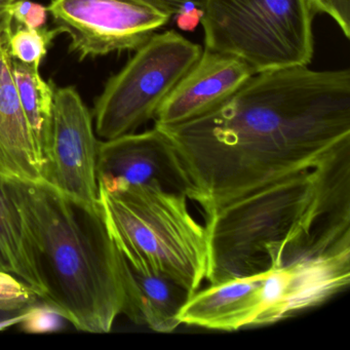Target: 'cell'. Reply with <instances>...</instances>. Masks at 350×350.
I'll list each match as a JSON object with an SVG mask.
<instances>
[{
  "instance_id": "1",
  "label": "cell",
  "mask_w": 350,
  "mask_h": 350,
  "mask_svg": "<svg viewBox=\"0 0 350 350\" xmlns=\"http://www.w3.org/2000/svg\"><path fill=\"white\" fill-rule=\"evenodd\" d=\"M157 128L175 146L206 213L314 169L350 144V71L257 73L211 111Z\"/></svg>"
},
{
  "instance_id": "2",
  "label": "cell",
  "mask_w": 350,
  "mask_h": 350,
  "mask_svg": "<svg viewBox=\"0 0 350 350\" xmlns=\"http://www.w3.org/2000/svg\"><path fill=\"white\" fill-rule=\"evenodd\" d=\"M210 284L350 247V144L204 213Z\"/></svg>"
},
{
  "instance_id": "3",
  "label": "cell",
  "mask_w": 350,
  "mask_h": 350,
  "mask_svg": "<svg viewBox=\"0 0 350 350\" xmlns=\"http://www.w3.org/2000/svg\"><path fill=\"white\" fill-rule=\"evenodd\" d=\"M7 180L33 241L48 290L44 302L79 331H111L126 292L122 254L100 202L85 206L44 181Z\"/></svg>"
},
{
  "instance_id": "4",
  "label": "cell",
  "mask_w": 350,
  "mask_h": 350,
  "mask_svg": "<svg viewBox=\"0 0 350 350\" xmlns=\"http://www.w3.org/2000/svg\"><path fill=\"white\" fill-rule=\"evenodd\" d=\"M99 202L130 265L167 276L192 295L200 290L208 272V233L192 217L185 196L146 186L99 187Z\"/></svg>"
},
{
  "instance_id": "5",
  "label": "cell",
  "mask_w": 350,
  "mask_h": 350,
  "mask_svg": "<svg viewBox=\"0 0 350 350\" xmlns=\"http://www.w3.org/2000/svg\"><path fill=\"white\" fill-rule=\"evenodd\" d=\"M206 50L239 59L254 75L308 66L315 13L307 0H204Z\"/></svg>"
},
{
  "instance_id": "6",
  "label": "cell",
  "mask_w": 350,
  "mask_h": 350,
  "mask_svg": "<svg viewBox=\"0 0 350 350\" xmlns=\"http://www.w3.org/2000/svg\"><path fill=\"white\" fill-rule=\"evenodd\" d=\"M200 44L175 30L155 33L110 77L95 104L96 134L104 140L136 132L202 55Z\"/></svg>"
},
{
  "instance_id": "7",
  "label": "cell",
  "mask_w": 350,
  "mask_h": 350,
  "mask_svg": "<svg viewBox=\"0 0 350 350\" xmlns=\"http://www.w3.org/2000/svg\"><path fill=\"white\" fill-rule=\"evenodd\" d=\"M48 12L81 60L136 51L172 19L145 0H53Z\"/></svg>"
},
{
  "instance_id": "8",
  "label": "cell",
  "mask_w": 350,
  "mask_h": 350,
  "mask_svg": "<svg viewBox=\"0 0 350 350\" xmlns=\"http://www.w3.org/2000/svg\"><path fill=\"white\" fill-rule=\"evenodd\" d=\"M99 143L91 112L77 89L56 88L44 181L85 206H99Z\"/></svg>"
},
{
  "instance_id": "9",
  "label": "cell",
  "mask_w": 350,
  "mask_h": 350,
  "mask_svg": "<svg viewBox=\"0 0 350 350\" xmlns=\"http://www.w3.org/2000/svg\"><path fill=\"white\" fill-rule=\"evenodd\" d=\"M98 182L99 187L107 191L146 186L184 196L200 204V192L175 146L157 126L146 132L101 141Z\"/></svg>"
},
{
  "instance_id": "10",
  "label": "cell",
  "mask_w": 350,
  "mask_h": 350,
  "mask_svg": "<svg viewBox=\"0 0 350 350\" xmlns=\"http://www.w3.org/2000/svg\"><path fill=\"white\" fill-rule=\"evenodd\" d=\"M349 282L350 247L268 271L264 308L256 325H271L319 306L347 288Z\"/></svg>"
},
{
  "instance_id": "11",
  "label": "cell",
  "mask_w": 350,
  "mask_h": 350,
  "mask_svg": "<svg viewBox=\"0 0 350 350\" xmlns=\"http://www.w3.org/2000/svg\"><path fill=\"white\" fill-rule=\"evenodd\" d=\"M253 75L239 59L204 49L159 106L153 118L154 126H176L211 111Z\"/></svg>"
},
{
  "instance_id": "12",
  "label": "cell",
  "mask_w": 350,
  "mask_h": 350,
  "mask_svg": "<svg viewBox=\"0 0 350 350\" xmlns=\"http://www.w3.org/2000/svg\"><path fill=\"white\" fill-rule=\"evenodd\" d=\"M266 273L233 278L198 291L182 309L180 321L219 331L254 327L263 310Z\"/></svg>"
},
{
  "instance_id": "13",
  "label": "cell",
  "mask_w": 350,
  "mask_h": 350,
  "mask_svg": "<svg viewBox=\"0 0 350 350\" xmlns=\"http://www.w3.org/2000/svg\"><path fill=\"white\" fill-rule=\"evenodd\" d=\"M0 176L44 181V163L18 95L12 58L0 44Z\"/></svg>"
},
{
  "instance_id": "14",
  "label": "cell",
  "mask_w": 350,
  "mask_h": 350,
  "mask_svg": "<svg viewBox=\"0 0 350 350\" xmlns=\"http://www.w3.org/2000/svg\"><path fill=\"white\" fill-rule=\"evenodd\" d=\"M122 263L126 292L122 314L159 333L177 329L180 313L193 295L167 276L133 267L122 255Z\"/></svg>"
},
{
  "instance_id": "15",
  "label": "cell",
  "mask_w": 350,
  "mask_h": 350,
  "mask_svg": "<svg viewBox=\"0 0 350 350\" xmlns=\"http://www.w3.org/2000/svg\"><path fill=\"white\" fill-rule=\"evenodd\" d=\"M0 271L21 278L42 301L46 299L48 290L31 235L7 178L3 176H0Z\"/></svg>"
},
{
  "instance_id": "16",
  "label": "cell",
  "mask_w": 350,
  "mask_h": 350,
  "mask_svg": "<svg viewBox=\"0 0 350 350\" xmlns=\"http://www.w3.org/2000/svg\"><path fill=\"white\" fill-rule=\"evenodd\" d=\"M38 69L40 67L36 65L24 64L12 59V71L20 102L44 165L56 87L52 81H44Z\"/></svg>"
},
{
  "instance_id": "17",
  "label": "cell",
  "mask_w": 350,
  "mask_h": 350,
  "mask_svg": "<svg viewBox=\"0 0 350 350\" xmlns=\"http://www.w3.org/2000/svg\"><path fill=\"white\" fill-rule=\"evenodd\" d=\"M58 34L59 32L55 28L29 29L17 25V28H13V31L8 38L5 49L9 56L14 60L40 67L48 53L49 46Z\"/></svg>"
},
{
  "instance_id": "18",
  "label": "cell",
  "mask_w": 350,
  "mask_h": 350,
  "mask_svg": "<svg viewBox=\"0 0 350 350\" xmlns=\"http://www.w3.org/2000/svg\"><path fill=\"white\" fill-rule=\"evenodd\" d=\"M42 300L40 295L21 278L0 271V312H20Z\"/></svg>"
},
{
  "instance_id": "19",
  "label": "cell",
  "mask_w": 350,
  "mask_h": 350,
  "mask_svg": "<svg viewBox=\"0 0 350 350\" xmlns=\"http://www.w3.org/2000/svg\"><path fill=\"white\" fill-rule=\"evenodd\" d=\"M64 321V317L48 303H36L27 309L26 317L19 325L26 333L46 334L62 329Z\"/></svg>"
},
{
  "instance_id": "20",
  "label": "cell",
  "mask_w": 350,
  "mask_h": 350,
  "mask_svg": "<svg viewBox=\"0 0 350 350\" xmlns=\"http://www.w3.org/2000/svg\"><path fill=\"white\" fill-rule=\"evenodd\" d=\"M10 13L17 25L40 29L44 27L48 19V8L29 0H15L10 5Z\"/></svg>"
},
{
  "instance_id": "21",
  "label": "cell",
  "mask_w": 350,
  "mask_h": 350,
  "mask_svg": "<svg viewBox=\"0 0 350 350\" xmlns=\"http://www.w3.org/2000/svg\"><path fill=\"white\" fill-rule=\"evenodd\" d=\"M315 14H327L337 23L347 40L350 38V0H307Z\"/></svg>"
},
{
  "instance_id": "22",
  "label": "cell",
  "mask_w": 350,
  "mask_h": 350,
  "mask_svg": "<svg viewBox=\"0 0 350 350\" xmlns=\"http://www.w3.org/2000/svg\"><path fill=\"white\" fill-rule=\"evenodd\" d=\"M159 11L167 14L172 18L175 17L178 13L183 11L186 8L198 7L202 10L204 0H145Z\"/></svg>"
},
{
  "instance_id": "23",
  "label": "cell",
  "mask_w": 350,
  "mask_h": 350,
  "mask_svg": "<svg viewBox=\"0 0 350 350\" xmlns=\"http://www.w3.org/2000/svg\"><path fill=\"white\" fill-rule=\"evenodd\" d=\"M202 15L204 12L200 8H186L175 16L176 24L184 31H193L202 23Z\"/></svg>"
},
{
  "instance_id": "24",
  "label": "cell",
  "mask_w": 350,
  "mask_h": 350,
  "mask_svg": "<svg viewBox=\"0 0 350 350\" xmlns=\"http://www.w3.org/2000/svg\"><path fill=\"white\" fill-rule=\"evenodd\" d=\"M13 1L15 0H0V44L5 46L13 31L14 20L10 13V5Z\"/></svg>"
},
{
  "instance_id": "25",
  "label": "cell",
  "mask_w": 350,
  "mask_h": 350,
  "mask_svg": "<svg viewBox=\"0 0 350 350\" xmlns=\"http://www.w3.org/2000/svg\"><path fill=\"white\" fill-rule=\"evenodd\" d=\"M27 309L20 311V312L9 313V314L5 315V317H0V331L9 329V327H13V325H19L23 321L24 317H26Z\"/></svg>"
}]
</instances>
